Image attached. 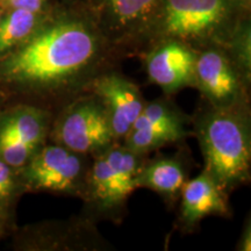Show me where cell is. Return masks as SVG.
<instances>
[{
	"label": "cell",
	"instance_id": "1",
	"mask_svg": "<svg viewBox=\"0 0 251 251\" xmlns=\"http://www.w3.org/2000/svg\"><path fill=\"white\" fill-rule=\"evenodd\" d=\"M99 52L98 35L83 21L42 24L23 45L0 57V81L30 87L64 85L92 67Z\"/></svg>",
	"mask_w": 251,
	"mask_h": 251
},
{
	"label": "cell",
	"instance_id": "2",
	"mask_svg": "<svg viewBox=\"0 0 251 251\" xmlns=\"http://www.w3.org/2000/svg\"><path fill=\"white\" fill-rule=\"evenodd\" d=\"M197 134L205 158V171L222 190L248 180L251 165L250 125L238 106H213L198 120Z\"/></svg>",
	"mask_w": 251,
	"mask_h": 251
},
{
	"label": "cell",
	"instance_id": "3",
	"mask_svg": "<svg viewBox=\"0 0 251 251\" xmlns=\"http://www.w3.org/2000/svg\"><path fill=\"white\" fill-rule=\"evenodd\" d=\"M229 14V0H163L156 21L166 39L191 45L219 33Z\"/></svg>",
	"mask_w": 251,
	"mask_h": 251
},
{
	"label": "cell",
	"instance_id": "4",
	"mask_svg": "<svg viewBox=\"0 0 251 251\" xmlns=\"http://www.w3.org/2000/svg\"><path fill=\"white\" fill-rule=\"evenodd\" d=\"M141 155L126 147H113L98 153L87 174L85 192L99 207L109 211L125 203L137 188L142 168Z\"/></svg>",
	"mask_w": 251,
	"mask_h": 251
},
{
	"label": "cell",
	"instance_id": "5",
	"mask_svg": "<svg viewBox=\"0 0 251 251\" xmlns=\"http://www.w3.org/2000/svg\"><path fill=\"white\" fill-rule=\"evenodd\" d=\"M54 139L57 144L81 155L108 149L115 139L101 100L93 94L69 106L56 122Z\"/></svg>",
	"mask_w": 251,
	"mask_h": 251
},
{
	"label": "cell",
	"instance_id": "6",
	"mask_svg": "<svg viewBox=\"0 0 251 251\" xmlns=\"http://www.w3.org/2000/svg\"><path fill=\"white\" fill-rule=\"evenodd\" d=\"M87 174L84 155L56 143L31 156L24 166V181L33 190L78 194L85 192Z\"/></svg>",
	"mask_w": 251,
	"mask_h": 251
},
{
	"label": "cell",
	"instance_id": "7",
	"mask_svg": "<svg viewBox=\"0 0 251 251\" xmlns=\"http://www.w3.org/2000/svg\"><path fill=\"white\" fill-rule=\"evenodd\" d=\"M48 129V114L31 106H20L0 120V158L20 169L41 148Z\"/></svg>",
	"mask_w": 251,
	"mask_h": 251
},
{
	"label": "cell",
	"instance_id": "8",
	"mask_svg": "<svg viewBox=\"0 0 251 251\" xmlns=\"http://www.w3.org/2000/svg\"><path fill=\"white\" fill-rule=\"evenodd\" d=\"M92 91L108 113L114 139H125L146 103L139 87L120 75L108 74L93 81Z\"/></svg>",
	"mask_w": 251,
	"mask_h": 251
},
{
	"label": "cell",
	"instance_id": "9",
	"mask_svg": "<svg viewBox=\"0 0 251 251\" xmlns=\"http://www.w3.org/2000/svg\"><path fill=\"white\" fill-rule=\"evenodd\" d=\"M196 86L216 107L240 103L241 80L233 62L219 49H207L197 56Z\"/></svg>",
	"mask_w": 251,
	"mask_h": 251
},
{
	"label": "cell",
	"instance_id": "10",
	"mask_svg": "<svg viewBox=\"0 0 251 251\" xmlns=\"http://www.w3.org/2000/svg\"><path fill=\"white\" fill-rule=\"evenodd\" d=\"M197 56L187 43L168 39L147 57L150 80L166 93H174L186 86H196Z\"/></svg>",
	"mask_w": 251,
	"mask_h": 251
},
{
	"label": "cell",
	"instance_id": "11",
	"mask_svg": "<svg viewBox=\"0 0 251 251\" xmlns=\"http://www.w3.org/2000/svg\"><path fill=\"white\" fill-rule=\"evenodd\" d=\"M181 220L193 226L208 215H225L229 208L225 190L203 171L181 188Z\"/></svg>",
	"mask_w": 251,
	"mask_h": 251
},
{
	"label": "cell",
	"instance_id": "12",
	"mask_svg": "<svg viewBox=\"0 0 251 251\" xmlns=\"http://www.w3.org/2000/svg\"><path fill=\"white\" fill-rule=\"evenodd\" d=\"M163 0H97L102 18L118 33H130L155 21Z\"/></svg>",
	"mask_w": 251,
	"mask_h": 251
},
{
	"label": "cell",
	"instance_id": "13",
	"mask_svg": "<svg viewBox=\"0 0 251 251\" xmlns=\"http://www.w3.org/2000/svg\"><path fill=\"white\" fill-rule=\"evenodd\" d=\"M186 181V170L181 161L159 158L142 165L136 177V186L150 188L162 197L175 199Z\"/></svg>",
	"mask_w": 251,
	"mask_h": 251
},
{
	"label": "cell",
	"instance_id": "14",
	"mask_svg": "<svg viewBox=\"0 0 251 251\" xmlns=\"http://www.w3.org/2000/svg\"><path fill=\"white\" fill-rule=\"evenodd\" d=\"M186 135L183 120L135 126L126 135V148L131 151L147 153L168 143L180 141Z\"/></svg>",
	"mask_w": 251,
	"mask_h": 251
},
{
	"label": "cell",
	"instance_id": "15",
	"mask_svg": "<svg viewBox=\"0 0 251 251\" xmlns=\"http://www.w3.org/2000/svg\"><path fill=\"white\" fill-rule=\"evenodd\" d=\"M42 26V13L23 8L6 9L0 20V57L18 48Z\"/></svg>",
	"mask_w": 251,
	"mask_h": 251
},
{
	"label": "cell",
	"instance_id": "16",
	"mask_svg": "<svg viewBox=\"0 0 251 251\" xmlns=\"http://www.w3.org/2000/svg\"><path fill=\"white\" fill-rule=\"evenodd\" d=\"M14 170L0 158V211L13 200L18 191V179Z\"/></svg>",
	"mask_w": 251,
	"mask_h": 251
},
{
	"label": "cell",
	"instance_id": "17",
	"mask_svg": "<svg viewBox=\"0 0 251 251\" xmlns=\"http://www.w3.org/2000/svg\"><path fill=\"white\" fill-rule=\"evenodd\" d=\"M0 4L6 9L23 8L35 12V13H43L47 5V0H0Z\"/></svg>",
	"mask_w": 251,
	"mask_h": 251
},
{
	"label": "cell",
	"instance_id": "18",
	"mask_svg": "<svg viewBox=\"0 0 251 251\" xmlns=\"http://www.w3.org/2000/svg\"><path fill=\"white\" fill-rule=\"evenodd\" d=\"M250 226H248V229H246L244 234L242 235V238H241L240 243L237 244V249L242 251H250V246H251V238H250Z\"/></svg>",
	"mask_w": 251,
	"mask_h": 251
},
{
	"label": "cell",
	"instance_id": "19",
	"mask_svg": "<svg viewBox=\"0 0 251 251\" xmlns=\"http://www.w3.org/2000/svg\"><path fill=\"white\" fill-rule=\"evenodd\" d=\"M5 12H6V8L4 7V6H2L1 4H0V20H1V18H2V15L5 14Z\"/></svg>",
	"mask_w": 251,
	"mask_h": 251
},
{
	"label": "cell",
	"instance_id": "20",
	"mask_svg": "<svg viewBox=\"0 0 251 251\" xmlns=\"http://www.w3.org/2000/svg\"><path fill=\"white\" fill-rule=\"evenodd\" d=\"M0 234H1V221H0Z\"/></svg>",
	"mask_w": 251,
	"mask_h": 251
},
{
	"label": "cell",
	"instance_id": "21",
	"mask_svg": "<svg viewBox=\"0 0 251 251\" xmlns=\"http://www.w3.org/2000/svg\"><path fill=\"white\" fill-rule=\"evenodd\" d=\"M242 1H244V2H247V1H249V0H242Z\"/></svg>",
	"mask_w": 251,
	"mask_h": 251
}]
</instances>
